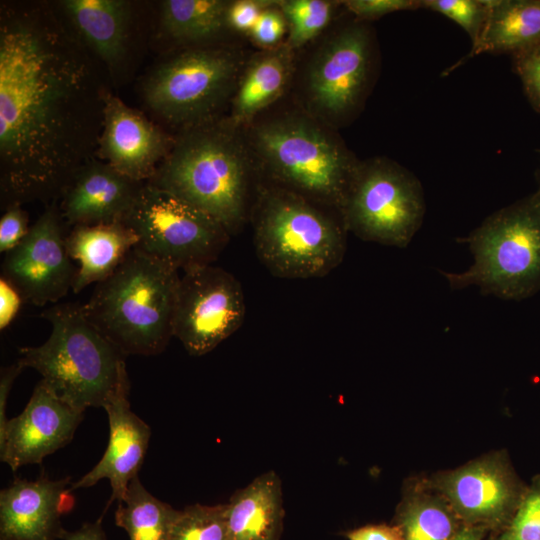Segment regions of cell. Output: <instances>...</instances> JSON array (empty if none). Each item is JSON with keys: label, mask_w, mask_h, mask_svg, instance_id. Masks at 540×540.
Wrapping results in <instances>:
<instances>
[{"label": "cell", "mask_w": 540, "mask_h": 540, "mask_svg": "<svg viewBox=\"0 0 540 540\" xmlns=\"http://www.w3.org/2000/svg\"><path fill=\"white\" fill-rule=\"evenodd\" d=\"M28 223V215L20 204H11L5 208L0 219L1 253H7L21 243L29 232Z\"/></svg>", "instance_id": "36"}, {"label": "cell", "mask_w": 540, "mask_h": 540, "mask_svg": "<svg viewBox=\"0 0 540 540\" xmlns=\"http://www.w3.org/2000/svg\"><path fill=\"white\" fill-rule=\"evenodd\" d=\"M40 316L51 324L49 338L39 346L19 348L17 361L38 371L41 380L74 408H104L129 381L127 356L86 318L82 304H55Z\"/></svg>", "instance_id": "4"}, {"label": "cell", "mask_w": 540, "mask_h": 540, "mask_svg": "<svg viewBox=\"0 0 540 540\" xmlns=\"http://www.w3.org/2000/svg\"><path fill=\"white\" fill-rule=\"evenodd\" d=\"M250 143L277 186L340 212L359 161L315 117L264 121L252 128Z\"/></svg>", "instance_id": "5"}, {"label": "cell", "mask_w": 540, "mask_h": 540, "mask_svg": "<svg viewBox=\"0 0 540 540\" xmlns=\"http://www.w3.org/2000/svg\"><path fill=\"white\" fill-rule=\"evenodd\" d=\"M117 503L115 524L126 531L129 540H167L181 511L153 496L138 475Z\"/></svg>", "instance_id": "26"}, {"label": "cell", "mask_w": 540, "mask_h": 540, "mask_svg": "<svg viewBox=\"0 0 540 540\" xmlns=\"http://www.w3.org/2000/svg\"><path fill=\"white\" fill-rule=\"evenodd\" d=\"M24 367L17 361L16 363L2 367L0 372V436L4 433L8 420L6 417V407L9 393L13 383Z\"/></svg>", "instance_id": "39"}, {"label": "cell", "mask_w": 540, "mask_h": 540, "mask_svg": "<svg viewBox=\"0 0 540 540\" xmlns=\"http://www.w3.org/2000/svg\"><path fill=\"white\" fill-rule=\"evenodd\" d=\"M143 183L92 158L65 187L58 206L61 217L72 227L123 222Z\"/></svg>", "instance_id": "19"}, {"label": "cell", "mask_w": 540, "mask_h": 540, "mask_svg": "<svg viewBox=\"0 0 540 540\" xmlns=\"http://www.w3.org/2000/svg\"><path fill=\"white\" fill-rule=\"evenodd\" d=\"M293 51L286 44L265 49L249 60L231 98L227 120L239 129L284 92L292 71Z\"/></svg>", "instance_id": "22"}, {"label": "cell", "mask_w": 540, "mask_h": 540, "mask_svg": "<svg viewBox=\"0 0 540 540\" xmlns=\"http://www.w3.org/2000/svg\"><path fill=\"white\" fill-rule=\"evenodd\" d=\"M245 65L242 54L231 48L188 49L151 73L143 87L145 101L183 128L213 120L232 98Z\"/></svg>", "instance_id": "9"}, {"label": "cell", "mask_w": 540, "mask_h": 540, "mask_svg": "<svg viewBox=\"0 0 540 540\" xmlns=\"http://www.w3.org/2000/svg\"><path fill=\"white\" fill-rule=\"evenodd\" d=\"M103 103V128L96 154L127 178L149 181L170 152L174 139L107 90Z\"/></svg>", "instance_id": "16"}, {"label": "cell", "mask_w": 540, "mask_h": 540, "mask_svg": "<svg viewBox=\"0 0 540 540\" xmlns=\"http://www.w3.org/2000/svg\"><path fill=\"white\" fill-rule=\"evenodd\" d=\"M277 2L271 0L229 1L226 11L227 29L250 33L261 13Z\"/></svg>", "instance_id": "35"}, {"label": "cell", "mask_w": 540, "mask_h": 540, "mask_svg": "<svg viewBox=\"0 0 540 540\" xmlns=\"http://www.w3.org/2000/svg\"><path fill=\"white\" fill-rule=\"evenodd\" d=\"M129 390L127 381L104 406L109 422L107 448L99 462L71 487L73 491L88 488L108 479L112 494L107 507L125 496L130 481L142 466L151 436L149 425L130 408Z\"/></svg>", "instance_id": "18"}, {"label": "cell", "mask_w": 540, "mask_h": 540, "mask_svg": "<svg viewBox=\"0 0 540 540\" xmlns=\"http://www.w3.org/2000/svg\"><path fill=\"white\" fill-rule=\"evenodd\" d=\"M373 38L363 21L336 31L308 66L305 92L315 118L327 123L347 119L365 97L371 78Z\"/></svg>", "instance_id": "11"}, {"label": "cell", "mask_w": 540, "mask_h": 540, "mask_svg": "<svg viewBox=\"0 0 540 540\" xmlns=\"http://www.w3.org/2000/svg\"><path fill=\"white\" fill-rule=\"evenodd\" d=\"M540 45V0H491L479 42L463 60L481 53L513 55Z\"/></svg>", "instance_id": "24"}, {"label": "cell", "mask_w": 540, "mask_h": 540, "mask_svg": "<svg viewBox=\"0 0 540 540\" xmlns=\"http://www.w3.org/2000/svg\"><path fill=\"white\" fill-rule=\"evenodd\" d=\"M424 481L447 499L465 526L482 527L491 534L509 524L528 487L504 451Z\"/></svg>", "instance_id": "13"}, {"label": "cell", "mask_w": 540, "mask_h": 540, "mask_svg": "<svg viewBox=\"0 0 540 540\" xmlns=\"http://www.w3.org/2000/svg\"><path fill=\"white\" fill-rule=\"evenodd\" d=\"M25 303L19 291L5 278H0V330L6 329Z\"/></svg>", "instance_id": "37"}, {"label": "cell", "mask_w": 540, "mask_h": 540, "mask_svg": "<svg viewBox=\"0 0 540 540\" xmlns=\"http://www.w3.org/2000/svg\"><path fill=\"white\" fill-rule=\"evenodd\" d=\"M336 3L325 0L279 1L289 28L285 44L294 50L316 37L329 24Z\"/></svg>", "instance_id": "28"}, {"label": "cell", "mask_w": 540, "mask_h": 540, "mask_svg": "<svg viewBox=\"0 0 540 540\" xmlns=\"http://www.w3.org/2000/svg\"><path fill=\"white\" fill-rule=\"evenodd\" d=\"M246 313L240 282L212 264L184 271L180 277L173 335L192 356L215 349L242 325Z\"/></svg>", "instance_id": "12"}, {"label": "cell", "mask_w": 540, "mask_h": 540, "mask_svg": "<svg viewBox=\"0 0 540 540\" xmlns=\"http://www.w3.org/2000/svg\"><path fill=\"white\" fill-rule=\"evenodd\" d=\"M123 222L138 237L136 249L183 272L211 264L230 234L192 204L144 182Z\"/></svg>", "instance_id": "10"}, {"label": "cell", "mask_w": 540, "mask_h": 540, "mask_svg": "<svg viewBox=\"0 0 540 540\" xmlns=\"http://www.w3.org/2000/svg\"><path fill=\"white\" fill-rule=\"evenodd\" d=\"M227 505L186 506L180 511L167 540H228Z\"/></svg>", "instance_id": "29"}, {"label": "cell", "mask_w": 540, "mask_h": 540, "mask_svg": "<svg viewBox=\"0 0 540 540\" xmlns=\"http://www.w3.org/2000/svg\"><path fill=\"white\" fill-rule=\"evenodd\" d=\"M497 540H540V475L532 479L509 524Z\"/></svg>", "instance_id": "31"}, {"label": "cell", "mask_w": 540, "mask_h": 540, "mask_svg": "<svg viewBox=\"0 0 540 540\" xmlns=\"http://www.w3.org/2000/svg\"><path fill=\"white\" fill-rule=\"evenodd\" d=\"M252 213L256 254L273 275L322 277L342 262L344 225L309 199L277 185L262 186Z\"/></svg>", "instance_id": "6"}, {"label": "cell", "mask_w": 540, "mask_h": 540, "mask_svg": "<svg viewBox=\"0 0 540 540\" xmlns=\"http://www.w3.org/2000/svg\"><path fill=\"white\" fill-rule=\"evenodd\" d=\"M514 67L534 110L540 113V45L516 53Z\"/></svg>", "instance_id": "32"}, {"label": "cell", "mask_w": 540, "mask_h": 540, "mask_svg": "<svg viewBox=\"0 0 540 540\" xmlns=\"http://www.w3.org/2000/svg\"><path fill=\"white\" fill-rule=\"evenodd\" d=\"M104 88L87 55L43 5L0 21V188L11 204L60 199L97 152Z\"/></svg>", "instance_id": "1"}, {"label": "cell", "mask_w": 540, "mask_h": 540, "mask_svg": "<svg viewBox=\"0 0 540 540\" xmlns=\"http://www.w3.org/2000/svg\"><path fill=\"white\" fill-rule=\"evenodd\" d=\"M226 505L228 540H280L285 510L281 479L275 471L236 490Z\"/></svg>", "instance_id": "21"}, {"label": "cell", "mask_w": 540, "mask_h": 540, "mask_svg": "<svg viewBox=\"0 0 540 540\" xmlns=\"http://www.w3.org/2000/svg\"><path fill=\"white\" fill-rule=\"evenodd\" d=\"M70 477L16 478L0 492V540H58L61 518L74 506Z\"/></svg>", "instance_id": "17"}, {"label": "cell", "mask_w": 540, "mask_h": 540, "mask_svg": "<svg viewBox=\"0 0 540 540\" xmlns=\"http://www.w3.org/2000/svg\"><path fill=\"white\" fill-rule=\"evenodd\" d=\"M536 194L540 197V187H539V190L536 192Z\"/></svg>", "instance_id": "43"}, {"label": "cell", "mask_w": 540, "mask_h": 540, "mask_svg": "<svg viewBox=\"0 0 540 540\" xmlns=\"http://www.w3.org/2000/svg\"><path fill=\"white\" fill-rule=\"evenodd\" d=\"M348 540H404L402 531L395 524H371L346 533Z\"/></svg>", "instance_id": "38"}, {"label": "cell", "mask_w": 540, "mask_h": 540, "mask_svg": "<svg viewBox=\"0 0 540 540\" xmlns=\"http://www.w3.org/2000/svg\"><path fill=\"white\" fill-rule=\"evenodd\" d=\"M424 214L420 181L387 158L359 161L340 210L346 231L364 241L400 248L411 242Z\"/></svg>", "instance_id": "8"}, {"label": "cell", "mask_w": 540, "mask_h": 540, "mask_svg": "<svg viewBox=\"0 0 540 540\" xmlns=\"http://www.w3.org/2000/svg\"><path fill=\"white\" fill-rule=\"evenodd\" d=\"M179 280L177 269L134 248L82 309L125 356L157 355L174 336Z\"/></svg>", "instance_id": "3"}, {"label": "cell", "mask_w": 540, "mask_h": 540, "mask_svg": "<svg viewBox=\"0 0 540 540\" xmlns=\"http://www.w3.org/2000/svg\"><path fill=\"white\" fill-rule=\"evenodd\" d=\"M229 1L166 0L161 4V25L173 39L202 42L213 39L227 28Z\"/></svg>", "instance_id": "27"}, {"label": "cell", "mask_w": 540, "mask_h": 540, "mask_svg": "<svg viewBox=\"0 0 540 540\" xmlns=\"http://www.w3.org/2000/svg\"><path fill=\"white\" fill-rule=\"evenodd\" d=\"M491 0H422V8L456 22L469 35L474 47L486 26Z\"/></svg>", "instance_id": "30"}, {"label": "cell", "mask_w": 540, "mask_h": 540, "mask_svg": "<svg viewBox=\"0 0 540 540\" xmlns=\"http://www.w3.org/2000/svg\"><path fill=\"white\" fill-rule=\"evenodd\" d=\"M341 3L360 21L376 20L390 13L422 8V0H347Z\"/></svg>", "instance_id": "34"}, {"label": "cell", "mask_w": 540, "mask_h": 540, "mask_svg": "<svg viewBox=\"0 0 540 540\" xmlns=\"http://www.w3.org/2000/svg\"><path fill=\"white\" fill-rule=\"evenodd\" d=\"M392 523L404 540H452L464 526L447 499L424 479L406 488Z\"/></svg>", "instance_id": "25"}, {"label": "cell", "mask_w": 540, "mask_h": 540, "mask_svg": "<svg viewBox=\"0 0 540 540\" xmlns=\"http://www.w3.org/2000/svg\"><path fill=\"white\" fill-rule=\"evenodd\" d=\"M84 412L60 399L40 380L24 410L0 436V458L12 471L43 459L73 439Z\"/></svg>", "instance_id": "15"}, {"label": "cell", "mask_w": 540, "mask_h": 540, "mask_svg": "<svg viewBox=\"0 0 540 540\" xmlns=\"http://www.w3.org/2000/svg\"><path fill=\"white\" fill-rule=\"evenodd\" d=\"M65 15L85 42L110 67L123 57L129 5L122 0H65Z\"/></svg>", "instance_id": "23"}, {"label": "cell", "mask_w": 540, "mask_h": 540, "mask_svg": "<svg viewBox=\"0 0 540 540\" xmlns=\"http://www.w3.org/2000/svg\"><path fill=\"white\" fill-rule=\"evenodd\" d=\"M147 182L192 204L231 235L247 215L249 154L237 128L213 119L183 128Z\"/></svg>", "instance_id": "2"}, {"label": "cell", "mask_w": 540, "mask_h": 540, "mask_svg": "<svg viewBox=\"0 0 540 540\" xmlns=\"http://www.w3.org/2000/svg\"><path fill=\"white\" fill-rule=\"evenodd\" d=\"M137 243V235L124 222L72 227L66 247L70 258L79 263L73 293L111 276Z\"/></svg>", "instance_id": "20"}, {"label": "cell", "mask_w": 540, "mask_h": 540, "mask_svg": "<svg viewBox=\"0 0 540 540\" xmlns=\"http://www.w3.org/2000/svg\"><path fill=\"white\" fill-rule=\"evenodd\" d=\"M462 242L473 264L460 273L442 272L453 289L476 286L481 293L522 300L540 290V197L534 195L493 213Z\"/></svg>", "instance_id": "7"}, {"label": "cell", "mask_w": 540, "mask_h": 540, "mask_svg": "<svg viewBox=\"0 0 540 540\" xmlns=\"http://www.w3.org/2000/svg\"><path fill=\"white\" fill-rule=\"evenodd\" d=\"M64 223L58 206H47L21 243L5 253L1 277L25 303H56L73 288L78 268L67 251Z\"/></svg>", "instance_id": "14"}, {"label": "cell", "mask_w": 540, "mask_h": 540, "mask_svg": "<svg viewBox=\"0 0 540 540\" xmlns=\"http://www.w3.org/2000/svg\"><path fill=\"white\" fill-rule=\"evenodd\" d=\"M279 1L267 7L249 33L252 40L264 49L275 48L284 37L287 22L279 8Z\"/></svg>", "instance_id": "33"}, {"label": "cell", "mask_w": 540, "mask_h": 540, "mask_svg": "<svg viewBox=\"0 0 540 540\" xmlns=\"http://www.w3.org/2000/svg\"><path fill=\"white\" fill-rule=\"evenodd\" d=\"M489 532L482 527L463 526L452 540H483Z\"/></svg>", "instance_id": "41"}, {"label": "cell", "mask_w": 540, "mask_h": 540, "mask_svg": "<svg viewBox=\"0 0 540 540\" xmlns=\"http://www.w3.org/2000/svg\"><path fill=\"white\" fill-rule=\"evenodd\" d=\"M62 540H107L102 527V517L86 522L75 531H66Z\"/></svg>", "instance_id": "40"}, {"label": "cell", "mask_w": 540, "mask_h": 540, "mask_svg": "<svg viewBox=\"0 0 540 540\" xmlns=\"http://www.w3.org/2000/svg\"><path fill=\"white\" fill-rule=\"evenodd\" d=\"M483 540H497L494 534H491L488 538L487 536Z\"/></svg>", "instance_id": "42"}]
</instances>
